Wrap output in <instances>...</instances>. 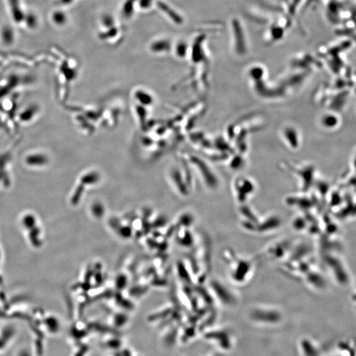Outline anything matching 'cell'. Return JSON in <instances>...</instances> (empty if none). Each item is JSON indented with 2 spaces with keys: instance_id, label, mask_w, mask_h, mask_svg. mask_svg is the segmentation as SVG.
I'll return each instance as SVG.
<instances>
[{
  "instance_id": "cell-1",
  "label": "cell",
  "mask_w": 356,
  "mask_h": 356,
  "mask_svg": "<svg viewBox=\"0 0 356 356\" xmlns=\"http://www.w3.org/2000/svg\"><path fill=\"white\" fill-rule=\"evenodd\" d=\"M8 2L14 21L17 23L23 22L25 14L22 9L21 0H8Z\"/></svg>"
},
{
  "instance_id": "cell-2",
  "label": "cell",
  "mask_w": 356,
  "mask_h": 356,
  "mask_svg": "<svg viewBox=\"0 0 356 356\" xmlns=\"http://www.w3.org/2000/svg\"><path fill=\"white\" fill-rule=\"evenodd\" d=\"M157 5L162 11L164 12L168 17H170V19L173 20L174 22L178 24L182 23L181 17L176 12L174 11L171 7H169L167 4L164 3V2L158 1Z\"/></svg>"
},
{
  "instance_id": "cell-3",
  "label": "cell",
  "mask_w": 356,
  "mask_h": 356,
  "mask_svg": "<svg viewBox=\"0 0 356 356\" xmlns=\"http://www.w3.org/2000/svg\"><path fill=\"white\" fill-rule=\"evenodd\" d=\"M1 38L2 41L5 44H11L13 43L14 39H15L13 30L11 27L5 26L1 29Z\"/></svg>"
},
{
  "instance_id": "cell-4",
  "label": "cell",
  "mask_w": 356,
  "mask_h": 356,
  "mask_svg": "<svg viewBox=\"0 0 356 356\" xmlns=\"http://www.w3.org/2000/svg\"><path fill=\"white\" fill-rule=\"evenodd\" d=\"M46 159L42 154H35L29 156L27 158V162L29 164L33 166H43L45 163Z\"/></svg>"
},
{
  "instance_id": "cell-5",
  "label": "cell",
  "mask_w": 356,
  "mask_h": 356,
  "mask_svg": "<svg viewBox=\"0 0 356 356\" xmlns=\"http://www.w3.org/2000/svg\"><path fill=\"white\" fill-rule=\"evenodd\" d=\"M136 0H126L122 8V13L125 17L129 18L134 12V3Z\"/></svg>"
},
{
  "instance_id": "cell-6",
  "label": "cell",
  "mask_w": 356,
  "mask_h": 356,
  "mask_svg": "<svg viewBox=\"0 0 356 356\" xmlns=\"http://www.w3.org/2000/svg\"><path fill=\"white\" fill-rule=\"evenodd\" d=\"M51 19L55 25L61 26L66 23L67 17L63 11H57L52 14Z\"/></svg>"
},
{
  "instance_id": "cell-7",
  "label": "cell",
  "mask_w": 356,
  "mask_h": 356,
  "mask_svg": "<svg viewBox=\"0 0 356 356\" xmlns=\"http://www.w3.org/2000/svg\"><path fill=\"white\" fill-rule=\"evenodd\" d=\"M170 45L169 42L162 40L155 42V43L152 45V49L154 51H166L170 48Z\"/></svg>"
},
{
  "instance_id": "cell-8",
  "label": "cell",
  "mask_w": 356,
  "mask_h": 356,
  "mask_svg": "<svg viewBox=\"0 0 356 356\" xmlns=\"http://www.w3.org/2000/svg\"><path fill=\"white\" fill-rule=\"evenodd\" d=\"M23 21H25L27 27L31 28V29H34V28L37 27V18L33 14L29 13L25 15Z\"/></svg>"
},
{
  "instance_id": "cell-9",
  "label": "cell",
  "mask_w": 356,
  "mask_h": 356,
  "mask_svg": "<svg viewBox=\"0 0 356 356\" xmlns=\"http://www.w3.org/2000/svg\"><path fill=\"white\" fill-rule=\"evenodd\" d=\"M153 0H139L140 7L142 9H148L151 6Z\"/></svg>"
},
{
  "instance_id": "cell-10",
  "label": "cell",
  "mask_w": 356,
  "mask_h": 356,
  "mask_svg": "<svg viewBox=\"0 0 356 356\" xmlns=\"http://www.w3.org/2000/svg\"><path fill=\"white\" fill-rule=\"evenodd\" d=\"M103 23H104L105 26H107L108 27H112L114 25V20L112 19V17H105L103 19Z\"/></svg>"
},
{
  "instance_id": "cell-11",
  "label": "cell",
  "mask_w": 356,
  "mask_h": 356,
  "mask_svg": "<svg viewBox=\"0 0 356 356\" xmlns=\"http://www.w3.org/2000/svg\"><path fill=\"white\" fill-rule=\"evenodd\" d=\"M61 3L63 4H69L73 1V0H60Z\"/></svg>"
},
{
  "instance_id": "cell-12",
  "label": "cell",
  "mask_w": 356,
  "mask_h": 356,
  "mask_svg": "<svg viewBox=\"0 0 356 356\" xmlns=\"http://www.w3.org/2000/svg\"><path fill=\"white\" fill-rule=\"evenodd\" d=\"M19 356H29L27 352H21Z\"/></svg>"
}]
</instances>
